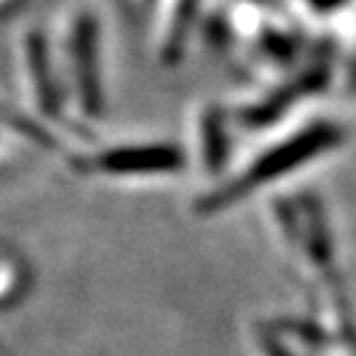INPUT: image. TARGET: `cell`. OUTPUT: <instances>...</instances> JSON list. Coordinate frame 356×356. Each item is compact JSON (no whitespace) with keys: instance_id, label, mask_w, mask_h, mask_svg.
Returning <instances> with one entry per match:
<instances>
[{"instance_id":"1","label":"cell","mask_w":356,"mask_h":356,"mask_svg":"<svg viewBox=\"0 0 356 356\" xmlns=\"http://www.w3.org/2000/svg\"><path fill=\"white\" fill-rule=\"evenodd\" d=\"M70 56H72V79L76 95L86 113H97L102 106L97 86V44H95V24L88 14H79L72 28V42H70Z\"/></svg>"},{"instance_id":"2","label":"cell","mask_w":356,"mask_h":356,"mask_svg":"<svg viewBox=\"0 0 356 356\" xmlns=\"http://www.w3.org/2000/svg\"><path fill=\"white\" fill-rule=\"evenodd\" d=\"M181 153L169 146H139V148H116L90 160V169L111 176H134V174H165L181 167Z\"/></svg>"},{"instance_id":"3","label":"cell","mask_w":356,"mask_h":356,"mask_svg":"<svg viewBox=\"0 0 356 356\" xmlns=\"http://www.w3.org/2000/svg\"><path fill=\"white\" fill-rule=\"evenodd\" d=\"M24 76L26 86L31 92V102L38 106L42 113H54L56 109V92L49 74L47 49L38 33H31L24 42Z\"/></svg>"},{"instance_id":"4","label":"cell","mask_w":356,"mask_h":356,"mask_svg":"<svg viewBox=\"0 0 356 356\" xmlns=\"http://www.w3.org/2000/svg\"><path fill=\"white\" fill-rule=\"evenodd\" d=\"M141 3H151V0H141Z\"/></svg>"}]
</instances>
